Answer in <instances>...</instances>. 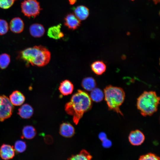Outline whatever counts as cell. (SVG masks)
<instances>
[{
	"label": "cell",
	"mask_w": 160,
	"mask_h": 160,
	"mask_svg": "<svg viewBox=\"0 0 160 160\" xmlns=\"http://www.w3.org/2000/svg\"><path fill=\"white\" fill-rule=\"evenodd\" d=\"M92 158L89 152L85 149H83L79 153L72 155L67 160H92Z\"/></svg>",
	"instance_id": "cell-21"
},
{
	"label": "cell",
	"mask_w": 160,
	"mask_h": 160,
	"mask_svg": "<svg viewBox=\"0 0 160 160\" xmlns=\"http://www.w3.org/2000/svg\"><path fill=\"white\" fill-rule=\"evenodd\" d=\"M91 67L92 71L95 74L98 75L103 74L105 71L106 68L105 63L100 60L93 62L91 64Z\"/></svg>",
	"instance_id": "cell-17"
},
{
	"label": "cell",
	"mask_w": 160,
	"mask_h": 160,
	"mask_svg": "<svg viewBox=\"0 0 160 160\" xmlns=\"http://www.w3.org/2000/svg\"><path fill=\"white\" fill-rule=\"evenodd\" d=\"M29 31L31 35L33 37L39 38L43 35L45 30L42 25L39 23H34L30 26Z\"/></svg>",
	"instance_id": "cell-16"
},
{
	"label": "cell",
	"mask_w": 160,
	"mask_h": 160,
	"mask_svg": "<svg viewBox=\"0 0 160 160\" xmlns=\"http://www.w3.org/2000/svg\"><path fill=\"white\" fill-rule=\"evenodd\" d=\"M159 101L155 92L145 91L137 99V108L143 116H151L157 111Z\"/></svg>",
	"instance_id": "cell-3"
},
{
	"label": "cell",
	"mask_w": 160,
	"mask_h": 160,
	"mask_svg": "<svg viewBox=\"0 0 160 160\" xmlns=\"http://www.w3.org/2000/svg\"><path fill=\"white\" fill-rule=\"evenodd\" d=\"M128 139L130 143L132 145H141L145 140V136L143 133L139 130L131 131L129 134Z\"/></svg>",
	"instance_id": "cell-7"
},
{
	"label": "cell",
	"mask_w": 160,
	"mask_h": 160,
	"mask_svg": "<svg viewBox=\"0 0 160 160\" xmlns=\"http://www.w3.org/2000/svg\"><path fill=\"white\" fill-rule=\"evenodd\" d=\"M139 160H160V158L153 153H149L141 156Z\"/></svg>",
	"instance_id": "cell-26"
},
{
	"label": "cell",
	"mask_w": 160,
	"mask_h": 160,
	"mask_svg": "<svg viewBox=\"0 0 160 160\" xmlns=\"http://www.w3.org/2000/svg\"><path fill=\"white\" fill-rule=\"evenodd\" d=\"M59 133L63 137H71L75 134V129L71 124L66 122L63 123L60 125Z\"/></svg>",
	"instance_id": "cell-11"
},
{
	"label": "cell",
	"mask_w": 160,
	"mask_h": 160,
	"mask_svg": "<svg viewBox=\"0 0 160 160\" xmlns=\"http://www.w3.org/2000/svg\"><path fill=\"white\" fill-rule=\"evenodd\" d=\"M102 142L103 146L105 148H109L112 145L111 141L107 138Z\"/></svg>",
	"instance_id": "cell-28"
},
{
	"label": "cell",
	"mask_w": 160,
	"mask_h": 160,
	"mask_svg": "<svg viewBox=\"0 0 160 160\" xmlns=\"http://www.w3.org/2000/svg\"><path fill=\"white\" fill-rule=\"evenodd\" d=\"M98 137L102 141L107 139V136L106 134L103 132H101L99 133Z\"/></svg>",
	"instance_id": "cell-29"
},
{
	"label": "cell",
	"mask_w": 160,
	"mask_h": 160,
	"mask_svg": "<svg viewBox=\"0 0 160 160\" xmlns=\"http://www.w3.org/2000/svg\"><path fill=\"white\" fill-rule=\"evenodd\" d=\"M18 58L25 62L27 65L42 67L47 65L50 60L51 54L45 47L35 46L27 48L20 52Z\"/></svg>",
	"instance_id": "cell-2"
},
{
	"label": "cell",
	"mask_w": 160,
	"mask_h": 160,
	"mask_svg": "<svg viewBox=\"0 0 160 160\" xmlns=\"http://www.w3.org/2000/svg\"><path fill=\"white\" fill-rule=\"evenodd\" d=\"M26 147V144L24 141L18 140L15 143L14 149L17 153H21L25 150Z\"/></svg>",
	"instance_id": "cell-24"
},
{
	"label": "cell",
	"mask_w": 160,
	"mask_h": 160,
	"mask_svg": "<svg viewBox=\"0 0 160 160\" xmlns=\"http://www.w3.org/2000/svg\"><path fill=\"white\" fill-rule=\"evenodd\" d=\"M21 12L25 16L35 18L39 14L41 9L36 0H25L21 5Z\"/></svg>",
	"instance_id": "cell-5"
},
{
	"label": "cell",
	"mask_w": 160,
	"mask_h": 160,
	"mask_svg": "<svg viewBox=\"0 0 160 160\" xmlns=\"http://www.w3.org/2000/svg\"><path fill=\"white\" fill-rule=\"evenodd\" d=\"M81 24V20L73 13L68 14L64 18V25L68 28L75 30L78 28Z\"/></svg>",
	"instance_id": "cell-8"
},
{
	"label": "cell",
	"mask_w": 160,
	"mask_h": 160,
	"mask_svg": "<svg viewBox=\"0 0 160 160\" xmlns=\"http://www.w3.org/2000/svg\"><path fill=\"white\" fill-rule=\"evenodd\" d=\"M77 0H69V4L71 5L74 4L76 2Z\"/></svg>",
	"instance_id": "cell-30"
},
{
	"label": "cell",
	"mask_w": 160,
	"mask_h": 160,
	"mask_svg": "<svg viewBox=\"0 0 160 160\" xmlns=\"http://www.w3.org/2000/svg\"><path fill=\"white\" fill-rule=\"evenodd\" d=\"M14 107L9 98L5 95H0V121L9 118L13 112Z\"/></svg>",
	"instance_id": "cell-6"
},
{
	"label": "cell",
	"mask_w": 160,
	"mask_h": 160,
	"mask_svg": "<svg viewBox=\"0 0 160 160\" xmlns=\"http://www.w3.org/2000/svg\"><path fill=\"white\" fill-rule=\"evenodd\" d=\"M75 16L79 20H84L88 16L89 14V9L83 5L77 6L74 9Z\"/></svg>",
	"instance_id": "cell-18"
},
{
	"label": "cell",
	"mask_w": 160,
	"mask_h": 160,
	"mask_svg": "<svg viewBox=\"0 0 160 160\" xmlns=\"http://www.w3.org/2000/svg\"><path fill=\"white\" fill-rule=\"evenodd\" d=\"M61 24H60L57 25L49 28L47 32L48 36L55 40L62 38L64 36V34L61 31Z\"/></svg>",
	"instance_id": "cell-14"
},
{
	"label": "cell",
	"mask_w": 160,
	"mask_h": 160,
	"mask_svg": "<svg viewBox=\"0 0 160 160\" xmlns=\"http://www.w3.org/2000/svg\"><path fill=\"white\" fill-rule=\"evenodd\" d=\"M132 0V1H133V0Z\"/></svg>",
	"instance_id": "cell-31"
},
{
	"label": "cell",
	"mask_w": 160,
	"mask_h": 160,
	"mask_svg": "<svg viewBox=\"0 0 160 160\" xmlns=\"http://www.w3.org/2000/svg\"><path fill=\"white\" fill-rule=\"evenodd\" d=\"M8 29V25L7 22L4 20L0 19V35L7 33Z\"/></svg>",
	"instance_id": "cell-25"
},
{
	"label": "cell",
	"mask_w": 160,
	"mask_h": 160,
	"mask_svg": "<svg viewBox=\"0 0 160 160\" xmlns=\"http://www.w3.org/2000/svg\"><path fill=\"white\" fill-rule=\"evenodd\" d=\"M15 150L13 146L4 144L0 148V156L3 159L9 160L13 158L15 156Z\"/></svg>",
	"instance_id": "cell-9"
},
{
	"label": "cell",
	"mask_w": 160,
	"mask_h": 160,
	"mask_svg": "<svg viewBox=\"0 0 160 160\" xmlns=\"http://www.w3.org/2000/svg\"><path fill=\"white\" fill-rule=\"evenodd\" d=\"M104 99L108 109L123 115L119 107L125 99L123 89L121 87L109 85L104 89Z\"/></svg>",
	"instance_id": "cell-4"
},
{
	"label": "cell",
	"mask_w": 160,
	"mask_h": 160,
	"mask_svg": "<svg viewBox=\"0 0 160 160\" xmlns=\"http://www.w3.org/2000/svg\"><path fill=\"white\" fill-rule=\"evenodd\" d=\"M33 113V108L28 104L23 105L18 109V114L23 119H28L30 118Z\"/></svg>",
	"instance_id": "cell-15"
},
{
	"label": "cell",
	"mask_w": 160,
	"mask_h": 160,
	"mask_svg": "<svg viewBox=\"0 0 160 160\" xmlns=\"http://www.w3.org/2000/svg\"><path fill=\"white\" fill-rule=\"evenodd\" d=\"M9 28L13 33H18L22 32L24 28V23L20 18L16 17L12 19L9 23Z\"/></svg>",
	"instance_id": "cell-10"
},
{
	"label": "cell",
	"mask_w": 160,
	"mask_h": 160,
	"mask_svg": "<svg viewBox=\"0 0 160 160\" xmlns=\"http://www.w3.org/2000/svg\"><path fill=\"white\" fill-rule=\"evenodd\" d=\"M9 99L12 104L15 106L21 105L25 100L24 95L17 90L13 91L10 95Z\"/></svg>",
	"instance_id": "cell-12"
},
{
	"label": "cell",
	"mask_w": 160,
	"mask_h": 160,
	"mask_svg": "<svg viewBox=\"0 0 160 160\" xmlns=\"http://www.w3.org/2000/svg\"><path fill=\"white\" fill-rule=\"evenodd\" d=\"M81 85L84 89L89 91L96 88V83L94 78L91 77H88L83 79Z\"/></svg>",
	"instance_id": "cell-19"
},
{
	"label": "cell",
	"mask_w": 160,
	"mask_h": 160,
	"mask_svg": "<svg viewBox=\"0 0 160 160\" xmlns=\"http://www.w3.org/2000/svg\"><path fill=\"white\" fill-rule=\"evenodd\" d=\"M36 132L35 128L32 126H24L22 130V136L26 139H31L36 135Z\"/></svg>",
	"instance_id": "cell-20"
},
{
	"label": "cell",
	"mask_w": 160,
	"mask_h": 160,
	"mask_svg": "<svg viewBox=\"0 0 160 160\" xmlns=\"http://www.w3.org/2000/svg\"><path fill=\"white\" fill-rule=\"evenodd\" d=\"M104 93L100 89L95 88L90 93V97L92 101L95 102L102 101L104 98Z\"/></svg>",
	"instance_id": "cell-22"
},
{
	"label": "cell",
	"mask_w": 160,
	"mask_h": 160,
	"mask_svg": "<svg viewBox=\"0 0 160 160\" xmlns=\"http://www.w3.org/2000/svg\"><path fill=\"white\" fill-rule=\"evenodd\" d=\"M73 89V84L70 81L67 79L62 81L60 83L58 88L60 92L64 96L71 94Z\"/></svg>",
	"instance_id": "cell-13"
},
{
	"label": "cell",
	"mask_w": 160,
	"mask_h": 160,
	"mask_svg": "<svg viewBox=\"0 0 160 160\" xmlns=\"http://www.w3.org/2000/svg\"><path fill=\"white\" fill-rule=\"evenodd\" d=\"M16 0H0V8L6 9L11 7Z\"/></svg>",
	"instance_id": "cell-27"
},
{
	"label": "cell",
	"mask_w": 160,
	"mask_h": 160,
	"mask_svg": "<svg viewBox=\"0 0 160 160\" xmlns=\"http://www.w3.org/2000/svg\"><path fill=\"white\" fill-rule=\"evenodd\" d=\"M10 61V56L7 54L3 53L0 55V68L2 69L6 68Z\"/></svg>",
	"instance_id": "cell-23"
},
{
	"label": "cell",
	"mask_w": 160,
	"mask_h": 160,
	"mask_svg": "<svg viewBox=\"0 0 160 160\" xmlns=\"http://www.w3.org/2000/svg\"><path fill=\"white\" fill-rule=\"evenodd\" d=\"M92 100L86 92L79 89L71 97L70 101L65 105L67 113L73 116V122L77 125L84 113L91 109Z\"/></svg>",
	"instance_id": "cell-1"
}]
</instances>
